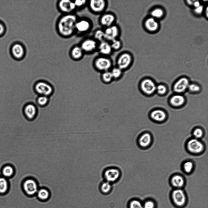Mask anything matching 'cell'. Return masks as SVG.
Segmentation results:
<instances>
[{
	"mask_svg": "<svg viewBox=\"0 0 208 208\" xmlns=\"http://www.w3.org/2000/svg\"><path fill=\"white\" fill-rule=\"evenodd\" d=\"M76 19L73 15H67L63 17L58 23L59 30L61 34L64 36L71 34L75 28Z\"/></svg>",
	"mask_w": 208,
	"mask_h": 208,
	"instance_id": "obj_1",
	"label": "cell"
},
{
	"mask_svg": "<svg viewBox=\"0 0 208 208\" xmlns=\"http://www.w3.org/2000/svg\"><path fill=\"white\" fill-rule=\"evenodd\" d=\"M8 187L7 180L3 178H0V193H4L7 190Z\"/></svg>",
	"mask_w": 208,
	"mask_h": 208,
	"instance_id": "obj_28",
	"label": "cell"
},
{
	"mask_svg": "<svg viewBox=\"0 0 208 208\" xmlns=\"http://www.w3.org/2000/svg\"><path fill=\"white\" fill-rule=\"evenodd\" d=\"M129 207L130 208H143V206L139 201L133 200L130 202Z\"/></svg>",
	"mask_w": 208,
	"mask_h": 208,
	"instance_id": "obj_35",
	"label": "cell"
},
{
	"mask_svg": "<svg viewBox=\"0 0 208 208\" xmlns=\"http://www.w3.org/2000/svg\"><path fill=\"white\" fill-rule=\"evenodd\" d=\"M23 190L27 195L32 196L37 193L38 185L37 181L34 179L28 178L23 182L22 185Z\"/></svg>",
	"mask_w": 208,
	"mask_h": 208,
	"instance_id": "obj_2",
	"label": "cell"
},
{
	"mask_svg": "<svg viewBox=\"0 0 208 208\" xmlns=\"http://www.w3.org/2000/svg\"><path fill=\"white\" fill-rule=\"evenodd\" d=\"M111 72L113 78H118L122 74L121 69L118 68H113Z\"/></svg>",
	"mask_w": 208,
	"mask_h": 208,
	"instance_id": "obj_34",
	"label": "cell"
},
{
	"mask_svg": "<svg viewBox=\"0 0 208 208\" xmlns=\"http://www.w3.org/2000/svg\"><path fill=\"white\" fill-rule=\"evenodd\" d=\"M145 25L148 30L152 31L157 30L158 27L157 22L152 18L148 19L146 21Z\"/></svg>",
	"mask_w": 208,
	"mask_h": 208,
	"instance_id": "obj_23",
	"label": "cell"
},
{
	"mask_svg": "<svg viewBox=\"0 0 208 208\" xmlns=\"http://www.w3.org/2000/svg\"><path fill=\"white\" fill-rule=\"evenodd\" d=\"M4 28L3 25L0 23V35L3 32Z\"/></svg>",
	"mask_w": 208,
	"mask_h": 208,
	"instance_id": "obj_44",
	"label": "cell"
},
{
	"mask_svg": "<svg viewBox=\"0 0 208 208\" xmlns=\"http://www.w3.org/2000/svg\"><path fill=\"white\" fill-rule=\"evenodd\" d=\"M188 87L189 90L192 92H197L200 90V87L197 85L194 84L189 85Z\"/></svg>",
	"mask_w": 208,
	"mask_h": 208,
	"instance_id": "obj_40",
	"label": "cell"
},
{
	"mask_svg": "<svg viewBox=\"0 0 208 208\" xmlns=\"http://www.w3.org/2000/svg\"><path fill=\"white\" fill-rule=\"evenodd\" d=\"M13 169L11 166H5L2 170L3 174L6 177H10L13 175Z\"/></svg>",
	"mask_w": 208,
	"mask_h": 208,
	"instance_id": "obj_30",
	"label": "cell"
},
{
	"mask_svg": "<svg viewBox=\"0 0 208 208\" xmlns=\"http://www.w3.org/2000/svg\"><path fill=\"white\" fill-rule=\"evenodd\" d=\"M151 141V136L149 134L145 133L142 135L138 139V143L142 147L147 146Z\"/></svg>",
	"mask_w": 208,
	"mask_h": 208,
	"instance_id": "obj_16",
	"label": "cell"
},
{
	"mask_svg": "<svg viewBox=\"0 0 208 208\" xmlns=\"http://www.w3.org/2000/svg\"><path fill=\"white\" fill-rule=\"evenodd\" d=\"M194 5L196 7H198L199 6V3L198 2H195Z\"/></svg>",
	"mask_w": 208,
	"mask_h": 208,
	"instance_id": "obj_45",
	"label": "cell"
},
{
	"mask_svg": "<svg viewBox=\"0 0 208 208\" xmlns=\"http://www.w3.org/2000/svg\"><path fill=\"white\" fill-rule=\"evenodd\" d=\"M184 101V98L182 96L177 95L171 97L170 102L173 106H178L182 105Z\"/></svg>",
	"mask_w": 208,
	"mask_h": 208,
	"instance_id": "obj_24",
	"label": "cell"
},
{
	"mask_svg": "<svg viewBox=\"0 0 208 208\" xmlns=\"http://www.w3.org/2000/svg\"><path fill=\"white\" fill-rule=\"evenodd\" d=\"M189 85V82L187 79L185 78H181L175 84L174 90L178 93H182L188 87Z\"/></svg>",
	"mask_w": 208,
	"mask_h": 208,
	"instance_id": "obj_12",
	"label": "cell"
},
{
	"mask_svg": "<svg viewBox=\"0 0 208 208\" xmlns=\"http://www.w3.org/2000/svg\"><path fill=\"white\" fill-rule=\"evenodd\" d=\"M81 48L76 47L72 50V55L73 57L76 59L81 57L82 55V50Z\"/></svg>",
	"mask_w": 208,
	"mask_h": 208,
	"instance_id": "obj_29",
	"label": "cell"
},
{
	"mask_svg": "<svg viewBox=\"0 0 208 208\" xmlns=\"http://www.w3.org/2000/svg\"><path fill=\"white\" fill-rule=\"evenodd\" d=\"M94 37L96 39L102 41L105 38L104 32L101 30H98L95 32Z\"/></svg>",
	"mask_w": 208,
	"mask_h": 208,
	"instance_id": "obj_31",
	"label": "cell"
},
{
	"mask_svg": "<svg viewBox=\"0 0 208 208\" xmlns=\"http://www.w3.org/2000/svg\"><path fill=\"white\" fill-rule=\"evenodd\" d=\"M112 43L111 45V48L115 50H117L120 48L121 45L120 41L115 39L111 41Z\"/></svg>",
	"mask_w": 208,
	"mask_h": 208,
	"instance_id": "obj_36",
	"label": "cell"
},
{
	"mask_svg": "<svg viewBox=\"0 0 208 208\" xmlns=\"http://www.w3.org/2000/svg\"><path fill=\"white\" fill-rule=\"evenodd\" d=\"M23 113L28 119L32 120L35 118L37 113V109L36 106L31 103L26 105L23 109Z\"/></svg>",
	"mask_w": 208,
	"mask_h": 208,
	"instance_id": "obj_9",
	"label": "cell"
},
{
	"mask_svg": "<svg viewBox=\"0 0 208 208\" xmlns=\"http://www.w3.org/2000/svg\"><path fill=\"white\" fill-rule=\"evenodd\" d=\"M143 206V208H154L155 205L154 202L151 200L146 201Z\"/></svg>",
	"mask_w": 208,
	"mask_h": 208,
	"instance_id": "obj_39",
	"label": "cell"
},
{
	"mask_svg": "<svg viewBox=\"0 0 208 208\" xmlns=\"http://www.w3.org/2000/svg\"><path fill=\"white\" fill-rule=\"evenodd\" d=\"M121 173L120 170L115 167H110L104 172L103 176L107 181L110 183L117 181L120 178Z\"/></svg>",
	"mask_w": 208,
	"mask_h": 208,
	"instance_id": "obj_4",
	"label": "cell"
},
{
	"mask_svg": "<svg viewBox=\"0 0 208 208\" xmlns=\"http://www.w3.org/2000/svg\"><path fill=\"white\" fill-rule=\"evenodd\" d=\"M48 97L42 95H39L37 98V102L40 106L42 107L46 105L49 102Z\"/></svg>",
	"mask_w": 208,
	"mask_h": 208,
	"instance_id": "obj_26",
	"label": "cell"
},
{
	"mask_svg": "<svg viewBox=\"0 0 208 208\" xmlns=\"http://www.w3.org/2000/svg\"><path fill=\"white\" fill-rule=\"evenodd\" d=\"M37 193L38 197L42 200L47 199L50 196L49 191L44 188H40L38 190Z\"/></svg>",
	"mask_w": 208,
	"mask_h": 208,
	"instance_id": "obj_25",
	"label": "cell"
},
{
	"mask_svg": "<svg viewBox=\"0 0 208 208\" xmlns=\"http://www.w3.org/2000/svg\"><path fill=\"white\" fill-rule=\"evenodd\" d=\"M171 199L174 204L178 207L184 206L186 201V197L184 192L179 189H175L172 192Z\"/></svg>",
	"mask_w": 208,
	"mask_h": 208,
	"instance_id": "obj_5",
	"label": "cell"
},
{
	"mask_svg": "<svg viewBox=\"0 0 208 208\" xmlns=\"http://www.w3.org/2000/svg\"><path fill=\"white\" fill-rule=\"evenodd\" d=\"M95 64L96 68L99 70L106 71L111 67V63L108 58L100 57L96 60Z\"/></svg>",
	"mask_w": 208,
	"mask_h": 208,
	"instance_id": "obj_7",
	"label": "cell"
},
{
	"mask_svg": "<svg viewBox=\"0 0 208 208\" xmlns=\"http://www.w3.org/2000/svg\"><path fill=\"white\" fill-rule=\"evenodd\" d=\"M163 14V12L161 9H157L153 10L152 13V15L155 17H161Z\"/></svg>",
	"mask_w": 208,
	"mask_h": 208,
	"instance_id": "obj_38",
	"label": "cell"
},
{
	"mask_svg": "<svg viewBox=\"0 0 208 208\" xmlns=\"http://www.w3.org/2000/svg\"><path fill=\"white\" fill-rule=\"evenodd\" d=\"M90 27V24L86 20H81L76 22L75 26L76 28L78 31L81 32H85L88 30Z\"/></svg>",
	"mask_w": 208,
	"mask_h": 208,
	"instance_id": "obj_18",
	"label": "cell"
},
{
	"mask_svg": "<svg viewBox=\"0 0 208 208\" xmlns=\"http://www.w3.org/2000/svg\"><path fill=\"white\" fill-rule=\"evenodd\" d=\"M132 60L131 56L129 54L125 53L122 54L117 61L118 68L121 70L126 69L130 65Z\"/></svg>",
	"mask_w": 208,
	"mask_h": 208,
	"instance_id": "obj_8",
	"label": "cell"
},
{
	"mask_svg": "<svg viewBox=\"0 0 208 208\" xmlns=\"http://www.w3.org/2000/svg\"><path fill=\"white\" fill-rule=\"evenodd\" d=\"M193 167V163L190 161L185 162L183 165L184 171L186 173L190 172Z\"/></svg>",
	"mask_w": 208,
	"mask_h": 208,
	"instance_id": "obj_33",
	"label": "cell"
},
{
	"mask_svg": "<svg viewBox=\"0 0 208 208\" xmlns=\"http://www.w3.org/2000/svg\"><path fill=\"white\" fill-rule=\"evenodd\" d=\"M184 181L183 178L179 175H175L173 176L171 180L172 186L177 188H180L184 185Z\"/></svg>",
	"mask_w": 208,
	"mask_h": 208,
	"instance_id": "obj_19",
	"label": "cell"
},
{
	"mask_svg": "<svg viewBox=\"0 0 208 208\" xmlns=\"http://www.w3.org/2000/svg\"><path fill=\"white\" fill-rule=\"evenodd\" d=\"M193 136L196 139L201 138L203 135V132L200 129L197 128L195 129L193 132Z\"/></svg>",
	"mask_w": 208,
	"mask_h": 208,
	"instance_id": "obj_37",
	"label": "cell"
},
{
	"mask_svg": "<svg viewBox=\"0 0 208 208\" xmlns=\"http://www.w3.org/2000/svg\"><path fill=\"white\" fill-rule=\"evenodd\" d=\"M102 78L104 82L108 83L111 80L113 77L111 72L106 71L103 73Z\"/></svg>",
	"mask_w": 208,
	"mask_h": 208,
	"instance_id": "obj_32",
	"label": "cell"
},
{
	"mask_svg": "<svg viewBox=\"0 0 208 208\" xmlns=\"http://www.w3.org/2000/svg\"><path fill=\"white\" fill-rule=\"evenodd\" d=\"M141 87L142 91L147 94H151L155 90L156 87L155 84L151 80L145 79L141 84Z\"/></svg>",
	"mask_w": 208,
	"mask_h": 208,
	"instance_id": "obj_10",
	"label": "cell"
},
{
	"mask_svg": "<svg viewBox=\"0 0 208 208\" xmlns=\"http://www.w3.org/2000/svg\"><path fill=\"white\" fill-rule=\"evenodd\" d=\"M13 55L16 58H19L23 55L24 50L21 45L19 44L14 45L12 48Z\"/></svg>",
	"mask_w": 208,
	"mask_h": 208,
	"instance_id": "obj_21",
	"label": "cell"
},
{
	"mask_svg": "<svg viewBox=\"0 0 208 208\" xmlns=\"http://www.w3.org/2000/svg\"><path fill=\"white\" fill-rule=\"evenodd\" d=\"M100 188L102 192L104 193H107L111 191V183L105 181L101 184Z\"/></svg>",
	"mask_w": 208,
	"mask_h": 208,
	"instance_id": "obj_27",
	"label": "cell"
},
{
	"mask_svg": "<svg viewBox=\"0 0 208 208\" xmlns=\"http://www.w3.org/2000/svg\"><path fill=\"white\" fill-rule=\"evenodd\" d=\"M118 33V29L116 26H111L108 27L104 31L105 38L111 41L116 39Z\"/></svg>",
	"mask_w": 208,
	"mask_h": 208,
	"instance_id": "obj_11",
	"label": "cell"
},
{
	"mask_svg": "<svg viewBox=\"0 0 208 208\" xmlns=\"http://www.w3.org/2000/svg\"><path fill=\"white\" fill-rule=\"evenodd\" d=\"M203 7L202 6H199L198 7H197L196 9V11L197 13H201L203 10Z\"/></svg>",
	"mask_w": 208,
	"mask_h": 208,
	"instance_id": "obj_43",
	"label": "cell"
},
{
	"mask_svg": "<svg viewBox=\"0 0 208 208\" xmlns=\"http://www.w3.org/2000/svg\"><path fill=\"white\" fill-rule=\"evenodd\" d=\"M86 1L84 0H76L74 2L76 6H80L85 4Z\"/></svg>",
	"mask_w": 208,
	"mask_h": 208,
	"instance_id": "obj_42",
	"label": "cell"
},
{
	"mask_svg": "<svg viewBox=\"0 0 208 208\" xmlns=\"http://www.w3.org/2000/svg\"><path fill=\"white\" fill-rule=\"evenodd\" d=\"M151 116L155 121H162L165 118L166 115L162 111L157 110L153 111L151 113Z\"/></svg>",
	"mask_w": 208,
	"mask_h": 208,
	"instance_id": "obj_20",
	"label": "cell"
},
{
	"mask_svg": "<svg viewBox=\"0 0 208 208\" xmlns=\"http://www.w3.org/2000/svg\"><path fill=\"white\" fill-rule=\"evenodd\" d=\"M96 42L92 39H87L84 41L81 45L82 50L90 52L93 51L96 47Z\"/></svg>",
	"mask_w": 208,
	"mask_h": 208,
	"instance_id": "obj_15",
	"label": "cell"
},
{
	"mask_svg": "<svg viewBox=\"0 0 208 208\" xmlns=\"http://www.w3.org/2000/svg\"><path fill=\"white\" fill-rule=\"evenodd\" d=\"M105 5L106 3L104 0H92L90 3L91 9L96 12H100L103 11Z\"/></svg>",
	"mask_w": 208,
	"mask_h": 208,
	"instance_id": "obj_13",
	"label": "cell"
},
{
	"mask_svg": "<svg viewBox=\"0 0 208 208\" xmlns=\"http://www.w3.org/2000/svg\"><path fill=\"white\" fill-rule=\"evenodd\" d=\"M115 20V17L112 14H107L102 17L100 22L102 25L108 27L111 26Z\"/></svg>",
	"mask_w": 208,
	"mask_h": 208,
	"instance_id": "obj_17",
	"label": "cell"
},
{
	"mask_svg": "<svg viewBox=\"0 0 208 208\" xmlns=\"http://www.w3.org/2000/svg\"><path fill=\"white\" fill-rule=\"evenodd\" d=\"M158 93L160 94L164 93L166 91V89L165 87L163 85H159L157 88Z\"/></svg>",
	"mask_w": 208,
	"mask_h": 208,
	"instance_id": "obj_41",
	"label": "cell"
},
{
	"mask_svg": "<svg viewBox=\"0 0 208 208\" xmlns=\"http://www.w3.org/2000/svg\"><path fill=\"white\" fill-rule=\"evenodd\" d=\"M34 90L39 95L48 97L53 92V89L49 83L44 81H40L36 83L34 86Z\"/></svg>",
	"mask_w": 208,
	"mask_h": 208,
	"instance_id": "obj_3",
	"label": "cell"
},
{
	"mask_svg": "<svg viewBox=\"0 0 208 208\" xmlns=\"http://www.w3.org/2000/svg\"><path fill=\"white\" fill-rule=\"evenodd\" d=\"M100 52L103 54H110L112 48L111 45L105 41H102L99 46Z\"/></svg>",
	"mask_w": 208,
	"mask_h": 208,
	"instance_id": "obj_22",
	"label": "cell"
},
{
	"mask_svg": "<svg viewBox=\"0 0 208 208\" xmlns=\"http://www.w3.org/2000/svg\"><path fill=\"white\" fill-rule=\"evenodd\" d=\"M59 6L61 9L65 12H69L74 9L76 6L74 2L69 0L60 1Z\"/></svg>",
	"mask_w": 208,
	"mask_h": 208,
	"instance_id": "obj_14",
	"label": "cell"
},
{
	"mask_svg": "<svg viewBox=\"0 0 208 208\" xmlns=\"http://www.w3.org/2000/svg\"><path fill=\"white\" fill-rule=\"evenodd\" d=\"M187 148L189 151L194 153H198L202 151L203 149V143L196 139L190 140L188 142Z\"/></svg>",
	"mask_w": 208,
	"mask_h": 208,
	"instance_id": "obj_6",
	"label": "cell"
}]
</instances>
